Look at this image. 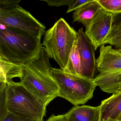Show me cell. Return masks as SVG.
Segmentation results:
<instances>
[{"mask_svg": "<svg viewBox=\"0 0 121 121\" xmlns=\"http://www.w3.org/2000/svg\"><path fill=\"white\" fill-rule=\"evenodd\" d=\"M6 98L9 112L24 118L43 121L46 105L19 82L7 85Z\"/></svg>", "mask_w": 121, "mask_h": 121, "instance_id": "4", "label": "cell"}, {"mask_svg": "<svg viewBox=\"0 0 121 121\" xmlns=\"http://www.w3.org/2000/svg\"><path fill=\"white\" fill-rule=\"evenodd\" d=\"M117 120V121H121V114L120 115L119 117H118Z\"/></svg>", "mask_w": 121, "mask_h": 121, "instance_id": "25", "label": "cell"}, {"mask_svg": "<svg viewBox=\"0 0 121 121\" xmlns=\"http://www.w3.org/2000/svg\"><path fill=\"white\" fill-rule=\"evenodd\" d=\"M77 42L81 61L82 76L94 79L97 69L95 50L82 28L78 29Z\"/></svg>", "mask_w": 121, "mask_h": 121, "instance_id": "8", "label": "cell"}, {"mask_svg": "<svg viewBox=\"0 0 121 121\" xmlns=\"http://www.w3.org/2000/svg\"><path fill=\"white\" fill-rule=\"evenodd\" d=\"M7 84L0 83V121H2L8 113L6 104V90Z\"/></svg>", "mask_w": 121, "mask_h": 121, "instance_id": "18", "label": "cell"}, {"mask_svg": "<svg viewBox=\"0 0 121 121\" xmlns=\"http://www.w3.org/2000/svg\"><path fill=\"white\" fill-rule=\"evenodd\" d=\"M74 0H43L46 2L47 4L51 7H59L63 5L69 6L73 3Z\"/></svg>", "mask_w": 121, "mask_h": 121, "instance_id": "20", "label": "cell"}, {"mask_svg": "<svg viewBox=\"0 0 121 121\" xmlns=\"http://www.w3.org/2000/svg\"><path fill=\"white\" fill-rule=\"evenodd\" d=\"M52 75L58 88V97L75 106L85 104L91 99L97 86L94 79L69 74L61 69L53 68Z\"/></svg>", "mask_w": 121, "mask_h": 121, "instance_id": "5", "label": "cell"}, {"mask_svg": "<svg viewBox=\"0 0 121 121\" xmlns=\"http://www.w3.org/2000/svg\"><path fill=\"white\" fill-rule=\"evenodd\" d=\"M42 47L41 39L0 24V58L22 65L36 58Z\"/></svg>", "mask_w": 121, "mask_h": 121, "instance_id": "2", "label": "cell"}, {"mask_svg": "<svg viewBox=\"0 0 121 121\" xmlns=\"http://www.w3.org/2000/svg\"><path fill=\"white\" fill-rule=\"evenodd\" d=\"M1 121H39L33 119L24 118L16 116L8 112L5 117Z\"/></svg>", "mask_w": 121, "mask_h": 121, "instance_id": "21", "label": "cell"}, {"mask_svg": "<svg viewBox=\"0 0 121 121\" xmlns=\"http://www.w3.org/2000/svg\"><path fill=\"white\" fill-rule=\"evenodd\" d=\"M100 106L101 121L108 118L117 120L121 114V92L103 100Z\"/></svg>", "mask_w": 121, "mask_h": 121, "instance_id": "12", "label": "cell"}, {"mask_svg": "<svg viewBox=\"0 0 121 121\" xmlns=\"http://www.w3.org/2000/svg\"><path fill=\"white\" fill-rule=\"evenodd\" d=\"M93 0H74L73 3L69 7L66 13H69L75 11L79 8L91 2Z\"/></svg>", "mask_w": 121, "mask_h": 121, "instance_id": "19", "label": "cell"}, {"mask_svg": "<svg viewBox=\"0 0 121 121\" xmlns=\"http://www.w3.org/2000/svg\"><path fill=\"white\" fill-rule=\"evenodd\" d=\"M21 66L14 64L0 58V82L7 85L14 83L13 79L20 78L21 74Z\"/></svg>", "mask_w": 121, "mask_h": 121, "instance_id": "14", "label": "cell"}, {"mask_svg": "<svg viewBox=\"0 0 121 121\" xmlns=\"http://www.w3.org/2000/svg\"><path fill=\"white\" fill-rule=\"evenodd\" d=\"M43 43L49 58L58 64L60 69L66 67L72 48L78 37V32L60 18L45 31Z\"/></svg>", "mask_w": 121, "mask_h": 121, "instance_id": "3", "label": "cell"}, {"mask_svg": "<svg viewBox=\"0 0 121 121\" xmlns=\"http://www.w3.org/2000/svg\"><path fill=\"white\" fill-rule=\"evenodd\" d=\"M101 121H117V120H115L112 119H111V118H108L107 119L103 120H101Z\"/></svg>", "mask_w": 121, "mask_h": 121, "instance_id": "24", "label": "cell"}, {"mask_svg": "<svg viewBox=\"0 0 121 121\" xmlns=\"http://www.w3.org/2000/svg\"><path fill=\"white\" fill-rule=\"evenodd\" d=\"M121 25V14L115 15L114 22L113 23L112 27Z\"/></svg>", "mask_w": 121, "mask_h": 121, "instance_id": "23", "label": "cell"}, {"mask_svg": "<svg viewBox=\"0 0 121 121\" xmlns=\"http://www.w3.org/2000/svg\"><path fill=\"white\" fill-rule=\"evenodd\" d=\"M109 44L116 49H121V25L112 27L111 31L104 40L103 45Z\"/></svg>", "mask_w": 121, "mask_h": 121, "instance_id": "16", "label": "cell"}, {"mask_svg": "<svg viewBox=\"0 0 121 121\" xmlns=\"http://www.w3.org/2000/svg\"><path fill=\"white\" fill-rule=\"evenodd\" d=\"M44 47L38 56L21 66L19 82L47 106L58 95V88L52 75V68Z\"/></svg>", "mask_w": 121, "mask_h": 121, "instance_id": "1", "label": "cell"}, {"mask_svg": "<svg viewBox=\"0 0 121 121\" xmlns=\"http://www.w3.org/2000/svg\"><path fill=\"white\" fill-rule=\"evenodd\" d=\"M96 64L100 73L121 70V52L113 49L112 46H102Z\"/></svg>", "mask_w": 121, "mask_h": 121, "instance_id": "9", "label": "cell"}, {"mask_svg": "<svg viewBox=\"0 0 121 121\" xmlns=\"http://www.w3.org/2000/svg\"><path fill=\"white\" fill-rule=\"evenodd\" d=\"M94 81L103 91L115 94L121 92V70L99 73Z\"/></svg>", "mask_w": 121, "mask_h": 121, "instance_id": "10", "label": "cell"}, {"mask_svg": "<svg viewBox=\"0 0 121 121\" xmlns=\"http://www.w3.org/2000/svg\"><path fill=\"white\" fill-rule=\"evenodd\" d=\"M63 70L69 74L83 77L77 41L74 43L72 48L67 65Z\"/></svg>", "mask_w": 121, "mask_h": 121, "instance_id": "15", "label": "cell"}, {"mask_svg": "<svg viewBox=\"0 0 121 121\" xmlns=\"http://www.w3.org/2000/svg\"><path fill=\"white\" fill-rule=\"evenodd\" d=\"M21 0H0V23L41 39L46 27L19 5Z\"/></svg>", "mask_w": 121, "mask_h": 121, "instance_id": "6", "label": "cell"}, {"mask_svg": "<svg viewBox=\"0 0 121 121\" xmlns=\"http://www.w3.org/2000/svg\"><path fill=\"white\" fill-rule=\"evenodd\" d=\"M68 121L65 114L60 115L57 116L52 115L47 121Z\"/></svg>", "mask_w": 121, "mask_h": 121, "instance_id": "22", "label": "cell"}, {"mask_svg": "<svg viewBox=\"0 0 121 121\" xmlns=\"http://www.w3.org/2000/svg\"><path fill=\"white\" fill-rule=\"evenodd\" d=\"M65 114L68 121H101L100 105H76Z\"/></svg>", "mask_w": 121, "mask_h": 121, "instance_id": "11", "label": "cell"}, {"mask_svg": "<svg viewBox=\"0 0 121 121\" xmlns=\"http://www.w3.org/2000/svg\"><path fill=\"white\" fill-rule=\"evenodd\" d=\"M115 15L102 9L85 27V33L96 51L111 31Z\"/></svg>", "mask_w": 121, "mask_h": 121, "instance_id": "7", "label": "cell"}, {"mask_svg": "<svg viewBox=\"0 0 121 121\" xmlns=\"http://www.w3.org/2000/svg\"><path fill=\"white\" fill-rule=\"evenodd\" d=\"M102 9L114 14H121V0H97Z\"/></svg>", "mask_w": 121, "mask_h": 121, "instance_id": "17", "label": "cell"}, {"mask_svg": "<svg viewBox=\"0 0 121 121\" xmlns=\"http://www.w3.org/2000/svg\"><path fill=\"white\" fill-rule=\"evenodd\" d=\"M118 50H119V51H120L121 52V49H118Z\"/></svg>", "mask_w": 121, "mask_h": 121, "instance_id": "26", "label": "cell"}, {"mask_svg": "<svg viewBox=\"0 0 121 121\" xmlns=\"http://www.w3.org/2000/svg\"><path fill=\"white\" fill-rule=\"evenodd\" d=\"M102 8L97 0H93L74 11L73 13V23H81L87 27L93 17Z\"/></svg>", "mask_w": 121, "mask_h": 121, "instance_id": "13", "label": "cell"}]
</instances>
